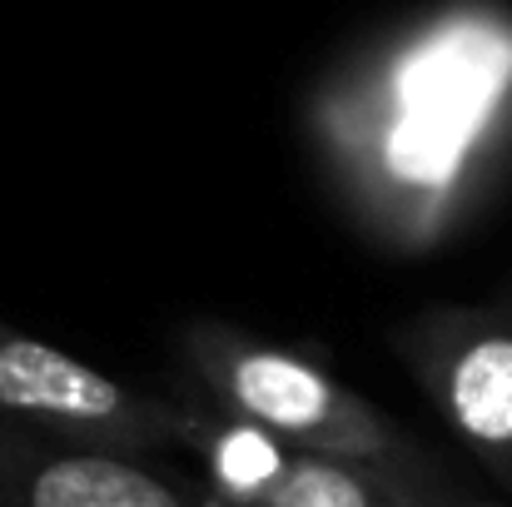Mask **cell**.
I'll return each mask as SVG.
<instances>
[{
  "instance_id": "6da1fadb",
  "label": "cell",
  "mask_w": 512,
  "mask_h": 507,
  "mask_svg": "<svg viewBox=\"0 0 512 507\" xmlns=\"http://www.w3.org/2000/svg\"><path fill=\"white\" fill-rule=\"evenodd\" d=\"M309 140L373 244H443L512 155V10L443 0L368 35L309 95Z\"/></svg>"
},
{
  "instance_id": "277c9868",
  "label": "cell",
  "mask_w": 512,
  "mask_h": 507,
  "mask_svg": "<svg viewBox=\"0 0 512 507\" xmlns=\"http://www.w3.org/2000/svg\"><path fill=\"white\" fill-rule=\"evenodd\" d=\"M0 423L115 458L189 453L199 413L189 398L120 383L45 338L20 334L0 319Z\"/></svg>"
},
{
  "instance_id": "5b68a950",
  "label": "cell",
  "mask_w": 512,
  "mask_h": 507,
  "mask_svg": "<svg viewBox=\"0 0 512 507\" xmlns=\"http://www.w3.org/2000/svg\"><path fill=\"white\" fill-rule=\"evenodd\" d=\"M388 348L448 438L512 493V279L483 299L403 314L388 329Z\"/></svg>"
},
{
  "instance_id": "3957f363",
  "label": "cell",
  "mask_w": 512,
  "mask_h": 507,
  "mask_svg": "<svg viewBox=\"0 0 512 507\" xmlns=\"http://www.w3.org/2000/svg\"><path fill=\"white\" fill-rule=\"evenodd\" d=\"M194 403V398H189ZM199 458L194 493L204 507H483L433 453L418 458H324L294 453L274 438L194 403Z\"/></svg>"
},
{
  "instance_id": "8992f818",
  "label": "cell",
  "mask_w": 512,
  "mask_h": 507,
  "mask_svg": "<svg viewBox=\"0 0 512 507\" xmlns=\"http://www.w3.org/2000/svg\"><path fill=\"white\" fill-rule=\"evenodd\" d=\"M0 507H204L194 483L145 458L70 448L0 423Z\"/></svg>"
},
{
  "instance_id": "7a4b0ae2",
  "label": "cell",
  "mask_w": 512,
  "mask_h": 507,
  "mask_svg": "<svg viewBox=\"0 0 512 507\" xmlns=\"http://www.w3.org/2000/svg\"><path fill=\"white\" fill-rule=\"evenodd\" d=\"M184 398L219 418H234L279 448L324 458H418L428 453L403 423H393L368 393L289 343L254 334L229 319H189L179 329Z\"/></svg>"
},
{
  "instance_id": "52a82bcc",
  "label": "cell",
  "mask_w": 512,
  "mask_h": 507,
  "mask_svg": "<svg viewBox=\"0 0 512 507\" xmlns=\"http://www.w3.org/2000/svg\"><path fill=\"white\" fill-rule=\"evenodd\" d=\"M483 507H512V503H493V498H488V503H483Z\"/></svg>"
}]
</instances>
